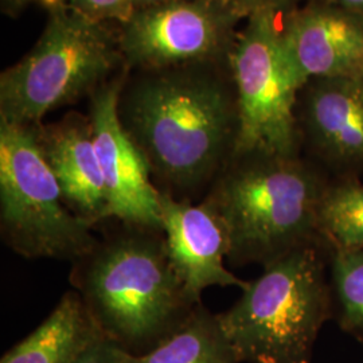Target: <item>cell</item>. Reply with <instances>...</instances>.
<instances>
[{
  "label": "cell",
  "instance_id": "6da1fadb",
  "mask_svg": "<svg viewBox=\"0 0 363 363\" xmlns=\"http://www.w3.org/2000/svg\"><path fill=\"white\" fill-rule=\"evenodd\" d=\"M117 116L156 189L177 201L201 202L238 138L229 61L128 70Z\"/></svg>",
  "mask_w": 363,
  "mask_h": 363
},
{
  "label": "cell",
  "instance_id": "7a4b0ae2",
  "mask_svg": "<svg viewBox=\"0 0 363 363\" xmlns=\"http://www.w3.org/2000/svg\"><path fill=\"white\" fill-rule=\"evenodd\" d=\"M72 262L70 284L104 337L142 355L181 327L202 301L190 298L162 230L123 223Z\"/></svg>",
  "mask_w": 363,
  "mask_h": 363
},
{
  "label": "cell",
  "instance_id": "3957f363",
  "mask_svg": "<svg viewBox=\"0 0 363 363\" xmlns=\"http://www.w3.org/2000/svg\"><path fill=\"white\" fill-rule=\"evenodd\" d=\"M331 182L303 154H234L202 199L225 225L228 261L265 267L303 247L327 250L320 210Z\"/></svg>",
  "mask_w": 363,
  "mask_h": 363
},
{
  "label": "cell",
  "instance_id": "277c9868",
  "mask_svg": "<svg viewBox=\"0 0 363 363\" xmlns=\"http://www.w3.org/2000/svg\"><path fill=\"white\" fill-rule=\"evenodd\" d=\"M262 268L218 313L240 362L311 363L318 335L334 316L328 252L303 247Z\"/></svg>",
  "mask_w": 363,
  "mask_h": 363
},
{
  "label": "cell",
  "instance_id": "5b68a950",
  "mask_svg": "<svg viewBox=\"0 0 363 363\" xmlns=\"http://www.w3.org/2000/svg\"><path fill=\"white\" fill-rule=\"evenodd\" d=\"M117 28L70 6L49 13L35 46L0 76V120L35 125L125 70Z\"/></svg>",
  "mask_w": 363,
  "mask_h": 363
},
{
  "label": "cell",
  "instance_id": "8992f818",
  "mask_svg": "<svg viewBox=\"0 0 363 363\" xmlns=\"http://www.w3.org/2000/svg\"><path fill=\"white\" fill-rule=\"evenodd\" d=\"M93 228L67 208L35 125L0 120L1 241L25 259L74 262L96 247Z\"/></svg>",
  "mask_w": 363,
  "mask_h": 363
},
{
  "label": "cell",
  "instance_id": "52a82bcc",
  "mask_svg": "<svg viewBox=\"0 0 363 363\" xmlns=\"http://www.w3.org/2000/svg\"><path fill=\"white\" fill-rule=\"evenodd\" d=\"M280 18L274 13L247 16L230 52L240 121L234 154H303L298 101L304 84L284 52Z\"/></svg>",
  "mask_w": 363,
  "mask_h": 363
},
{
  "label": "cell",
  "instance_id": "ba28073f",
  "mask_svg": "<svg viewBox=\"0 0 363 363\" xmlns=\"http://www.w3.org/2000/svg\"><path fill=\"white\" fill-rule=\"evenodd\" d=\"M242 18L222 0H171L138 9L117 27L128 70L229 61Z\"/></svg>",
  "mask_w": 363,
  "mask_h": 363
},
{
  "label": "cell",
  "instance_id": "9c48e42d",
  "mask_svg": "<svg viewBox=\"0 0 363 363\" xmlns=\"http://www.w3.org/2000/svg\"><path fill=\"white\" fill-rule=\"evenodd\" d=\"M127 72L128 69L89 97L88 116L104 182L105 217L163 232L160 191L117 116V100Z\"/></svg>",
  "mask_w": 363,
  "mask_h": 363
},
{
  "label": "cell",
  "instance_id": "30bf717a",
  "mask_svg": "<svg viewBox=\"0 0 363 363\" xmlns=\"http://www.w3.org/2000/svg\"><path fill=\"white\" fill-rule=\"evenodd\" d=\"M301 147L333 179L363 174V81L316 78L298 94Z\"/></svg>",
  "mask_w": 363,
  "mask_h": 363
},
{
  "label": "cell",
  "instance_id": "8fae6325",
  "mask_svg": "<svg viewBox=\"0 0 363 363\" xmlns=\"http://www.w3.org/2000/svg\"><path fill=\"white\" fill-rule=\"evenodd\" d=\"M280 21L281 42L298 79L363 81V22L322 0H308Z\"/></svg>",
  "mask_w": 363,
  "mask_h": 363
},
{
  "label": "cell",
  "instance_id": "7c38bea8",
  "mask_svg": "<svg viewBox=\"0 0 363 363\" xmlns=\"http://www.w3.org/2000/svg\"><path fill=\"white\" fill-rule=\"evenodd\" d=\"M159 199L169 259L187 295L202 301L208 286L244 289L247 281L225 267L228 233L216 210L205 201H177L163 193Z\"/></svg>",
  "mask_w": 363,
  "mask_h": 363
},
{
  "label": "cell",
  "instance_id": "4fadbf2b",
  "mask_svg": "<svg viewBox=\"0 0 363 363\" xmlns=\"http://www.w3.org/2000/svg\"><path fill=\"white\" fill-rule=\"evenodd\" d=\"M35 133L67 208L91 226L106 220L104 182L89 116L69 112L58 121L35 124Z\"/></svg>",
  "mask_w": 363,
  "mask_h": 363
},
{
  "label": "cell",
  "instance_id": "5bb4252c",
  "mask_svg": "<svg viewBox=\"0 0 363 363\" xmlns=\"http://www.w3.org/2000/svg\"><path fill=\"white\" fill-rule=\"evenodd\" d=\"M101 335L82 298L76 291H67L52 313L0 363H73Z\"/></svg>",
  "mask_w": 363,
  "mask_h": 363
},
{
  "label": "cell",
  "instance_id": "9a60e30c",
  "mask_svg": "<svg viewBox=\"0 0 363 363\" xmlns=\"http://www.w3.org/2000/svg\"><path fill=\"white\" fill-rule=\"evenodd\" d=\"M130 363H241L218 313L199 303L169 337L142 355H130Z\"/></svg>",
  "mask_w": 363,
  "mask_h": 363
},
{
  "label": "cell",
  "instance_id": "2e32d148",
  "mask_svg": "<svg viewBox=\"0 0 363 363\" xmlns=\"http://www.w3.org/2000/svg\"><path fill=\"white\" fill-rule=\"evenodd\" d=\"M320 233L328 252L363 249V183L359 178L330 183L320 210Z\"/></svg>",
  "mask_w": 363,
  "mask_h": 363
},
{
  "label": "cell",
  "instance_id": "e0dca14e",
  "mask_svg": "<svg viewBox=\"0 0 363 363\" xmlns=\"http://www.w3.org/2000/svg\"><path fill=\"white\" fill-rule=\"evenodd\" d=\"M328 273L339 327L363 346V249H334Z\"/></svg>",
  "mask_w": 363,
  "mask_h": 363
},
{
  "label": "cell",
  "instance_id": "ac0fdd59",
  "mask_svg": "<svg viewBox=\"0 0 363 363\" xmlns=\"http://www.w3.org/2000/svg\"><path fill=\"white\" fill-rule=\"evenodd\" d=\"M136 0H70L69 6L85 18L99 23H125L135 13Z\"/></svg>",
  "mask_w": 363,
  "mask_h": 363
},
{
  "label": "cell",
  "instance_id": "d6986e66",
  "mask_svg": "<svg viewBox=\"0 0 363 363\" xmlns=\"http://www.w3.org/2000/svg\"><path fill=\"white\" fill-rule=\"evenodd\" d=\"M130 352L101 335L78 355L73 363H130Z\"/></svg>",
  "mask_w": 363,
  "mask_h": 363
},
{
  "label": "cell",
  "instance_id": "ffe728a7",
  "mask_svg": "<svg viewBox=\"0 0 363 363\" xmlns=\"http://www.w3.org/2000/svg\"><path fill=\"white\" fill-rule=\"evenodd\" d=\"M0 1H1L3 13L16 18L30 6H39L49 13L54 10L69 6L70 0H0Z\"/></svg>",
  "mask_w": 363,
  "mask_h": 363
},
{
  "label": "cell",
  "instance_id": "44dd1931",
  "mask_svg": "<svg viewBox=\"0 0 363 363\" xmlns=\"http://www.w3.org/2000/svg\"><path fill=\"white\" fill-rule=\"evenodd\" d=\"M237 7L245 11H284L298 4L301 0H230Z\"/></svg>",
  "mask_w": 363,
  "mask_h": 363
},
{
  "label": "cell",
  "instance_id": "7402d4cb",
  "mask_svg": "<svg viewBox=\"0 0 363 363\" xmlns=\"http://www.w3.org/2000/svg\"><path fill=\"white\" fill-rule=\"evenodd\" d=\"M328 4H333L337 9L354 15L363 22V0H322Z\"/></svg>",
  "mask_w": 363,
  "mask_h": 363
},
{
  "label": "cell",
  "instance_id": "603a6c76",
  "mask_svg": "<svg viewBox=\"0 0 363 363\" xmlns=\"http://www.w3.org/2000/svg\"><path fill=\"white\" fill-rule=\"evenodd\" d=\"M167 1H171V0H136L135 6H136V10H138V9H144V7L155 6V4H160V3H167Z\"/></svg>",
  "mask_w": 363,
  "mask_h": 363
}]
</instances>
